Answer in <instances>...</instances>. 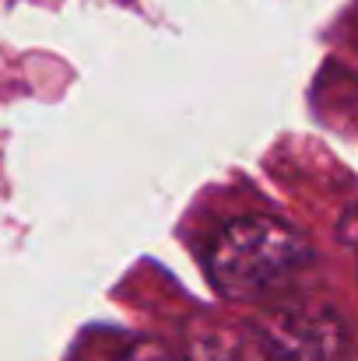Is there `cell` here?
Returning <instances> with one entry per match:
<instances>
[{
	"label": "cell",
	"mask_w": 358,
	"mask_h": 361,
	"mask_svg": "<svg viewBox=\"0 0 358 361\" xmlns=\"http://www.w3.org/2000/svg\"><path fill=\"white\" fill-rule=\"evenodd\" d=\"M309 242L292 225L267 214H246L229 221L208 245L211 284L236 298L253 302L281 291L309 263Z\"/></svg>",
	"instance_id": "cell-1"
},
{
	"label": "cell",
	"mask_w": 358,
	"mask_h": 361,
	"mask_svg": "<svg viewBox=\"0 0 358 361\" xmlns=\"http://www.w3.org/2000/svg\"><path fill=\"white\" fill-rule=\"evenodd\" d=\"M190 361H270L256 330H236V326H218V330H201L190 341Z\"/></svg>",
	"instance_id": "cell-3"
},
{
	"label": "cell",
	"mask_w": 358,
	"mask_h": 361,
	"mask_svg": "<svg viewBox=\"0 0 358 361\" xmlns=\"http://www.w3.org/2000/svg\"><path fill=\"white\" fill-rule=\"evenodd\" d=\"M253 330L270 361H341L348 351L345 319L323 305L278 309Z\"/></svg>",
	"instance_id": "cell-2"
}]
</instances>
